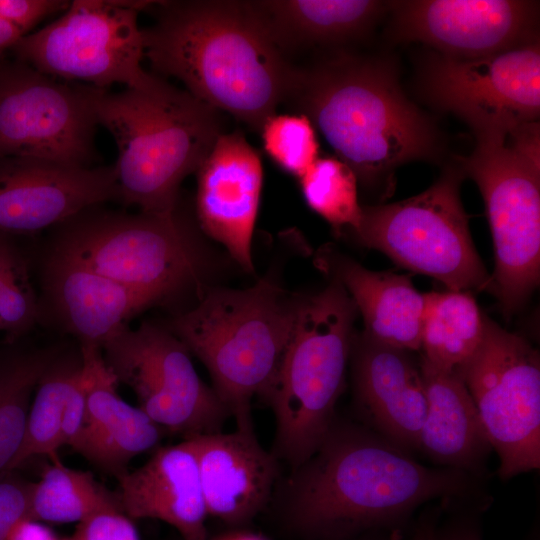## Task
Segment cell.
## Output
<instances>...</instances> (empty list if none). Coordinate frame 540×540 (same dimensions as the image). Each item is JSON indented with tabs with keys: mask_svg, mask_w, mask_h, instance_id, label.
<instances>
[{
	"mask_svg": "<svg viewBox=\"0 0 540 540\" xmlns=\"http://www.w3.org/2000/svg\"><path fill=\"white\" fill-rule=\"evenodd\" d=\"M482 479L416 461L361 422L335 417L315 452L291 470L283 490L288 522L307 540H346L402 530L417 508L488 505Z\"/></svg>",
	"mask_w": 540,
	"mask_h": 540,
	"instance_id": "cell-1",
	"label": "cell"
},
{
	"mask_svg": "<svg viewBox=\"0 0 540 540\" xmlns=\"http://www.w3.org/2000/svg\"><path fill=\"white\" fill-rule=\"evenodd\" d=\"M144 56L157 73L260 132L292 92L296 71L250 1H154Z\"/></svg>",
	"mask_w": 540,
	"mask_h": 540,
	"instance_id": "cell-2",
	"label": "cell"
},
{
	"mask_svg": "<svg viewBox=\"0 0 540 540\" xmlns=\"http://www.w3.org/2000/svg\"><path fill=\"white\" fill-rule=\"evenodd\" d=\"M289 98L365 187L391 193L396 169L440 156L434 124L389 61L342 54L297 70Z\"/></svg>",
	"mask_w": 540,
	"mask_h": 540,
	"instance_id": "cell-3",
	"label": "cell"
},
{
	"mask_svg": "<svg viewBox=\"0 0 540 540\" xmlns=\"http://www.w3.org/2000/svg\"><path fill=\"white\" fill-rule=\"evenodd\" d=\"M91 102L118 148L119 201L145 213L174 211L180 184L223 133L219 111L167 82L116 93L92 86Z\"/></svg>",
	"mask_w": 540,
	"mask_h": 540,
	"instance_id": "cell-4",
	"label": "cell"
},
{
	"mask_svg": "<svg viewBox=\"0 0 540 540\" xmlns=\"http://www.w3.org/2000/svg\"><path fill=\"white\" fill-rule=\"evenodd\" d=\"M299 303L264 277L243 290L211 289L174 320L172 333L204 364L236 429L254 430L252 400L273 380Z\"/></svg>",
	"mask_w": 540,
	"mask_h": 540,
	"instance_id": "cell-5",
	"label": "cell"
},
{
	"mask_svg": "<svg viewBox=\"0 0 540 540\" xmlns=\"http://www.w3.org/2000/svg\"><path fill=\"white\" fill-rule=\"evenodd\" d=\"M357 313L335 279L299 303L291 336L262 397L276 423L273 454L291 470L315 452L336 417Z\"/></svg>",
	"mask_w": 540,
	"mask_h": 540,
	"instance_id": "cell-6",
	"label": "cell"
},
{
	"mask_svg": "<svg viewBox=\"0 0 540 540\" xmlns=\"http://www.w3.org/2000/svg\"><path fill=\"white\" fill-rule=\"evenodd\" d=\"M459 166L485 203L495 256L488 290L510 315L540 279L539 123L507 136L476 138L473 152Z\"/></svg>",
	"mask_w": 540,
	"mask_h": 540,
	"instance_id": "cell-7",
	"label": "cell"
},
{
	"mask_svg": "<svg viewBox=\"0 0 540 540\" xmlns=\"http://www.w3.org/2000/svg\"><path fill=\"white\" fill-rule=\"evenodd\" d=\"M52 253L157 301L194 283L203 255L178 208L170 213L88 209L59 225Z\"/></svg>",
	"mask_w": 540,
	"mask_h": 540,
	"instance_id": "cell-8",
	"label": "cell"
},
{
	"mask_svg": "<svg viewBox=\"0 0 540 540\" xmlns=\"http://www.w3.org/2000/svg\"><path fill=\"white\" fill-rule=\"evenodd\" d=\"M463 171L445 167L422 193L390 204L362 206L358 242L398 266L443 283L447 289L488 290L487 272L472 239L460 187Z\"/></svg>",
	"mask_w": 540,
	"mask_h": 540,
	"instance_id": "cell-9",
	"label": "cell"
},
{
	"mask_svg": "<svg viewBox=\"0 0 540 540\" xmlns=\"http://www.w3.org/2000/svg\"><path fill=\"white\" fill-rule=\"evenodd\" d=\"M152 1L73 0L59 18L22 37L15 60L52 78L107 89L114 83L153 91L165 81L142 66L138 15Z\"/></svg>",
	"mask_w": 540,
	"mask_h": 540,
	"instance_id": "cell-10",
	"label": "cell"
},
{
	"mask_svg": "<svg viewBox=\"0 0 540 540\" xmlns=\"http://www.w3.org/2000/svg\"><path fill=\"white\" fill-rule=\"evenodd\" d=\"M468 389L502 479L540 466V357L526 339L486 317L483 340L455 371Z\"/></svg>",
	"mask_w": 540,
	"mask_h": 540,
	"instance_id": "cell-11",
	"label": "cell"
},
{
	"mask_svg": "<svg viewBox=\"0 0 540 540\" xmlns=\"http://www.w3.org/2000/svg\"><path fill=\"white\" fill-rule=\"evenodd\" d=\"M419 89L432 106L461 118L475 138L511 135L538 122L539 43L473 59L433 54Z\"/></svg>",
	"mask_w": 540,
	"mask_h": 540,
	"instance_id": "cell-12",
	"label": "cell"
},
{
	"mask_svg": "<svg viewBox=\"0 0 540 540\" xmlns=\"http://www.w3.org/2000/svg\"><path fill=\"white\" fill-rule=\"evenodd\" d=\"M92 86L62 83L18 60L0 62V159L75 167L97 159Z\"/></svg>",
	"mask_w": 540,
	"mask_h": 540,
	"instance_id": "cell-13",
	"label": "cell"
},
{
	"mask_svg": "<svg viewBox=\"0 0 540 540\" xmlns=\"http://www.w3.org/2000/svg\"><path fill=\"white\" fill-rule=\"evenodd\" d=\"M102 353L117 381L134 391L138 407L164 430L185 438L222 431L230 414L173 333L149 323L126 327Z\"/></svg>",
	"mask_w": 540,
	"mask_h": 540,
	"instance_id": "cell-14",
	"label": "cell"
},
{
	"mask_svg": "<svg viewBox=\"0 0 540 540\" xmlns=\"http://www.w3.org/2000/svg\"><path fill=\"white\" fill-rule=\"evenodd\" d=\"M538 2L520 0L389 1L390 35L420 41L441 55L473 59L536 41Z\"/></svg>",
	"mask_w": 540,
	"mask_h": 540,
	"instance_id": "cell-15",
	"label": "cell"
},
{
	"mask_svg": "<svg viewBox=\"0 0 540 540\" xmlns=\"http://www.w3.org/2000/svg\"><path fill=\"white\" fill-rule=\"evenodd\" d=\"M119 201L114 165L75 167L24 157L0 159V232L35 233L107 201Z\"/></svg>",
	"mask_w": 540,
	"mask_h": 540,
	"instance_id": "cell-16",
	"label": "cell"
},
{
	"mask_svg": "<svg viewBox=\"0 0 540 540\" xmlns=\"http://www.w3.org/2000/svg\"><path fill=\"white\" fill-rule=\"evenodd\" d=\"M196 214L201 228L252 272V237L263 167L259 153L239 132L222 133L196 171Z\"/></svg>",
	"mask_w": 540,
	"mask_h": 540,
	"instance_id": "cell-17",
	"label": "cell"
},
{
	"mask_svg": "<svg viewBox=\"0 0 540 540\" xmlns=\"http://www.w3.org/2000/svg\"><path fill=\"white\" fill-rule=\"evenodd\" d=\"M359 422L399 448L419 450L427 398L419 364L404 349L354 335L351 353Z\"/></svg>",
	"mask_w": 540,
	"mask_h": 540,
	"instance_id": "cell-18",
	"label": "cell"
},
{
	"mask_svg": "<svg viewBox=\"0 0 540 540\" xmlns=\"http://www.w3.org/2000/svg\"><path fill=\"white\" fill-rule=\"evenodd\" d=\"M188 438L196 452L208 515L240 525L262 511L277 483L279 460L260 445L254 430Z\"/></svg>",
	"mask_w": 540,
	"mask_h": 540,
	"instance_id": "cell-19",
	"label": "cell"
},
{
	"mask_svg": "<svg viewBox=\"0 0 540 540\" xmlns=\"http://www.w3.org/2000/svg\"><path fill=\"white\" fill-rule=\"evenodd\" d=\"M116 478L120 508L130 519L160 520L184 540H207L208 512L191 439L156 449L142 466Z\"/></svg>",
	"mask_w": 540,
	"mask_h": 540,
	"instance_id": "cell-20",
	"label": "cell"
},
{
	"mask_svg": "<svg viewBox=\"0 0 540 540\" xmlns=\"http://www.w3.org/2000/svg\"><path fill=\"white\" fill-rule=\"evenodd\" d=\"M45 292L61 325L79 341L103 348L127 322L157 303L87 266L51 253L45 269Z\"/></svg>",
	"mask_w": 540,
	"mask_h": 540,
	"instance_id": "cell-21",
	"label": "cell"
},
{
	"mask_svg": "<svg viewBox=\"0 0 540 540\" xmlns=\"http://www.w3.org/2000/svg\"><path fill=\"white\" fill-rule=\"evenodd\" d=\"M427 398L419 450L439 467L462 470L484 479L493 450L474 401L460 376L419 363Z\"/></svg>",
	"mask_w": 540,
	"mask_h": 540,
	"instance_id": "cell-22",
	"label": "cell"
},
{
	"mask_svg": "<svg viewBox=\"0 0 540 540\" xmlns=\"http://www.w3.org/2000/svg\"><path fill=\"white\" fill-rule=\"evenodd\" d=\"M319 263L354 302L363 318L364 334L409 352L421 349L425 293L414 287L409 276L372 271L328 250L323 252Z\"/></svg>",
	"mask_w": 540,
	"mask_h": 540,
	"instance_id": "cell-23",
	"label": "cell"
},
{
	"mask_svg": "<svg viewBox=\"0 0 540 540\" xmlns=\"http://www.w3.org/2000/svg\"><path fill=\"white\" fill-rule=\"evenodd\" d=\"M250 3L282 52L359 38L389 8V2L373 0H266Z\"/></svg>",
	"mask_w": 540,
	"mask_h": 540,
	"instance_id": "cell-24",
	"label": "cell"
},
{
	"mask_svg": "<svg viewBox=\"0 0 540 540\" xmlns=\"http://www.w3.org/2000/svg\"><path fill=\"white\" fill-rule=\"evenodd\" d=\"M471 293L450 289L425 293L420 350L439 369L455 372L483 340L486 316Z\"/></svg>",
	"mask_w": 540,
	"mask_h": 540,
	"instance_id": "cell-25",
	"label": "cell"
},
{
	"mask_svg": "<svg viewBox=\"0 0 540 540\" xmlns=\"http://www.w3.org/2000/svg\"><path fill=\"white\" fill-rule=\"evenodd\" d=\"M119 510L117 495L92 473L65 466L58 460L32 483L30 518L49 523H81L106 511Z\"/></svg>",
	"mask_w": 540,
	"mask_h": 540,
	"instance_id": "cell-26",
	"label": "cell"
},
{
	"mask_svg": "<svg viewBox=\"0 0 540 540\" xmlns=\"http://www.w3.org/2000/svg\"><path fill=\"white\" fill-rule=\"evenodd\" d=\"M80 369L81 358L76 363L53 359L36 387L21 446L0 475L10 473L36 456L54 455L61 448L65 405Z\"/></svg>",
	"mask_w": 540,
	"mask_h": 540,
	"instance_id": "cell-27",
	"label": "cell"
},
{
	"mask_svg": "<svg viewBox=\"0 0 540 540\" xmlns=\"http://www.w3.org/2000/svg\"><path fill=\"white\" fill-rule=\"evenodd\" d=\"M164 429L140 407L119 420L97 429L83 428L70 446L98 468L118 477L129 462L155 448Z\"/></svg>",
	"mask_w": 540,
	"mask_h": 540,
	"instance_id": "cell-28",
	"label": "cell"
},
{
	"mask_svg": "<svg viewBox=\"0 0 540 540\" xmlns=\"http://www.w3.org/2000/svg\"><path fill=\"white\" fill-rule=\"evenodd\" d=\"M53 359L39 351L0 360V474L21 446L31 397Z\"/></svg>",
	"mask_w": 540,
	"mask_h": 540,
	"instance_id": "cell-29",
	"label": "cell"
},
{
	"mask_svg": "<svg viewBox=\"0 0 540 540\" xmlns=\"http://www.w3.org/2000/svg\"><path fill=\"white\" fill-rule=\"evenodd\" d=\"M308 206L325 219L336 232H354L361 221L357 177L336 157H318L299 178Z\"/></svg>",
	"mask_w": 540,
	"mask_h": 540,
	"instance_id": "cell-30",
	"label": "cell"
},
{
	"mask_svg": "<svg viewBox=\"0 0 540 540\" xmlns=\"http://www.w3.org/2000/svg\"><path fill=\"white\" fill-rule=\"evenodd\" d=\"M260 132L266 153L284 171L298 178L319 156L315 128L303 114H274Z\"/></svg>",
	"mask_w": 540,
	"mask_h": 540,
	"instance_id": "cell-31",
	"label": "cell"
},
{
	"mask_svg": "<svg viewBox=\"0 0 540 540\" xmlns=\"http://www.w3.org/2000/svg\"><path fill=\"white\" fill-rule=\"evenodd\" d=\"M38 316V303L21 258L0 283V331L10 339L25 333Z\"/></svg>",
	"mask_w": 540,
	"mask_h": 540,
	"instance_id": "cell-32",
	"label": "cell"
},
{
	"mask_svg": "<svg viewBox=\"0 0 540 540\" xmlns=\"http://www.w3.org/2000/svg\"><path fill=\"white\" fill-rule=\"evenodd\" d=\"M31 488L32 483L0 477V540H8L13 529L30 518Z\"/></svg>",
	"mask_w": 540,
	"mask_h": 540,
	"instance_id": "cell-33",
	"label": "cell"
},
{
	"mask_svg": "<svg viewBox=\"0 0 540 540\" xmlns=\"http://www.w3.org/2000/svg\"><path fill=\"white\" fill-rule=\"evenodd\" d=\"M74 540H140L137 529L122 511L96 514L78 524Z\"/></svg>",
	"mask_w": 540,
	"mask_h": 540,
	"instance_id": "cell-34",
	"label": "cell"
},
{
	"mask_svg": "<svg viewBox=\"0 0 540 540\" xmlns=\"http://www.w3.org/2000/svg\"><path fill=\"white\" fill-rule=\"evenodd\" d=\"M68 5V1L62 0H0V17L27 35L42 20L63 12Z\"/></svg>",
	"mask_w": 540,
	"mask_h": 540,
	"instance_id": "cell-35",
	"label": "cell"
},
{
	"mask_svg": "<svg viewBox=\"0 0 540 540\" xmlns=\"http://www.w3.org/2000/svg\"><path fill=\"white\" fill-rule=\"evenodd\" d=\"M442 525L437 526V540H482L477 510H456Z\"/></svg>",
	"mask_w": 540,
	"mask_h": 540,
	"instance_id": "cell-36",
	"label": "cell"
},
{
	"mask_svg": "<svg viewBox=\"0 0 540 540\" xmlns=\"http://www.w3.org/2000/svg\"><path fill=\"white\" fill-rule=\"evenodd\" d=\"M441 507L433 506L423 512L407 536L403 533L400 540H437L436 531Z\"/></svg>",
	"mask_w": 540,
	"mask_h": 540,
	"instance_id": "cell-37",
	"label": "cell"
},
{
	"mask_svg": "<svg viewBox=\"0 0 540 540\" xmlns=\"http://www.w3.org/2000/svg\"><path fill=\"white\" fill-rule=\"evenodd\" d=\"M8 540H60L42 522L33 519L21 521L11 532Z\"/></svg>",
	"mask_w": 540,
	"mask_h": 540,
	"instance_id": "cell-38",
	"label": "cell"
},
{
	"mask_svg": "<svg viewBox=\"0 0 540 540\" xmlns=\"http://www.w3.org/2000/svg\"><path fill=\"white\" fill-rule=\"evenodd\" d=\"M26 34L13 23L0 17V62L6 59V53Z\"/></svg>",
	"mask_w": 540,
	"mask_h": 540,
	"instance_id": "cell-39",
	"label": "cell"
},
{
	"mask_svg": "<svg viewBox=\"0 0 540 540\" xmlns=\"http://www.w3.org/2000/svg\"><path fill=\"white\" fill-rule=\"evenodd\" d=\"M19 259L10 235L0 232V283Z\"/></svg>",
	"mask_w": 540,
	"mask_h": 540,
	"instance_id": "cell-40",
	"label": "cell"
},
{
	"mask_svg": "<svg viewBox=\"0 0 540 540\" xmlns=\"http://www.w3.org/2000/svg\"><path fill=\"white\" fill-rule=\"evenodd\" d=\"M402 530L372 532L346 540H400Z\"/></svg>",
	"mask_w": 540,
	"mask_h": 540,
	"instance_id": "cell-41",
	"label": "cell"
},
{
	"mask_svg": "<svg viewBox=\"0 0 540 540\" xmlns=\"http://www.w3.org/2000/svg\"><path fill=\"white\" fill-rule=\"evenodd\" d=\"M217 540H266L262 536L246 533V532H237L225 535Z\"/></svg>",
	"mask_w": 540,
	"mask_h": 540,
	"instance_id": "cell-42",
	"label": "cell"
},
{
	"mask_svg": "<svg viewBox=\"0 0 540 540\" xmlns=\"http://www.w3.org/2000/svg\"><path fill=\"white\" fill-rule=\"evenodd\" d=\"M61 540H74L73 537L71 538H66V539H61Z\"/></svg>",
	"mask_w": 540,
	"mask_h": 540,
	"instance_id": "cell-43",
	"label": "cell"
}]
</instances>
